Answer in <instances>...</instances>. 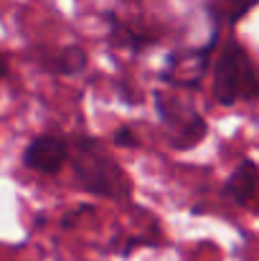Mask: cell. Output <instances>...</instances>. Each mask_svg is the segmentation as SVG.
Masks as SVG:
<instances>
[{
  "label": "cell",
  "instance_id": "6",
  "mask_svg": "<svg viewBox=\"0 0 259 261\" xmlns=\"http://www.w3.org/2000/svg\"><path fill=\"white\" fill-rule=\"evenodd\" d=\"M89 66V54L79 43L61 46L56 51H38V69L51 76H79Z\"/></svg>",
  "mask_w": 259,
  "mask_h": 261
},
{
  "label": "cell",
  "instance_id": "5",
  "mask_svg": "<svg viewBox=\"0 0 259 261\" xmlns=\"http://www.w3.org/2000/svg\"><path fill=\"white\" fill-rule=\"evenodd\" d=\"M107 20V38L112 46L125 48L130 54H140L145 48H150L153 43H158V31H150L145 25H132L127 20H120L114 13H104Z\"/></svg>",
  "mask_w": 259,
  "mask_h": 261
},
{
  "label": "cell",
  "instance_id": "7",
  "mask_svg": "<svg viewBox=\"0 0 259 261\" xmlns=\"http://www.w3.org/2000/svg\"><path fill=\"white\" fill-rule=\"evenodd\" d=\"M259 188V165L252 158H242L237 163V168L229 173L221 193L224 198H229L234 205H247Z\"/></svg>",
  "mask_w": 259,
  "mask_h": 261
},
{
  "label": "cell",
  "instance_id": "2",
  "mask_svg": "<svg viewBox=\"0 0 259 261\" xmlns=\"http://www.w3.org/2000/svg\"><path fill=\"white\" fill-rule=\"evenodd\" d=\"M211 91H214V101L221 107H234L239 101L259 99L257 66L249 51L234 38H229L216 54Z\"/></svg>",
  "mask_w": 259,
  "mask_h": 261
},
{
  "label": "cell",
  "instance_id": "8",
  "mask_svg": "<svg viewBox=\"0 0 259 261\" xmlns=\"http://www.w3.org/2000/svg\"><path fill=\"white\" fill-rule=\"evenodd\" d=\"M257 5L259 0H214L208 3V15H211V23L216 25H237Z\"/></svg>",
  "mask_w": 259,
  "mask_h": 261
},
{
  "label": "cell",
  "instance_id": "1",
  "mask_svg": "<svg viewBox=\"0 0 259 261\" xmlns=\"http://www.w3.org/2000/svg\"><path fill=\"white\" fill-rule=\"evenodd\" d=\"M69 140H72L69 168L74 173L77 185L94 198L127 203L132 195V180H130L127 170L107 152L102 140H97L86 132L72 135Z\"/></svg>",
  "mask_w": 259,
  "mask_h": 261
},
{
  "label": "cell",
  "instance_id": "4",
  "mask_svg": "<svg viewBox=\"0 0 259 261\" xmlns=\"http://www.w3.org/2000/svg\"><path fill=\"white\" fill-rule=\"evenodd\" d=\"M72 158V140L56 132H41L31 137L20 152V165L38 175H59Z\"/></svg>",
  "mask_w": 259,
  "mask_h": 261
},
{
  "label": "cell",
  "instance_id": "3",
  "mask_svg": "<svg viewBox=\"0 0 259 261\" xmlns=\"http://www.w3.org/2000/svg\"><path fill=\"white\" fill-rule=\"evenodd\" d=\"M153 104H155L160 124L166 127V137L173 150L185 152V150L198 147L206 140L208 122L198 112V107L191 96H183L171 89H155Z\"/></svg>",
  "mask_w": 259,
  "mask_h": 261
},
{
  "label": "cell",
  "instance_id": "10",
  "mask_svg": "<svg viewBox=\"0 0 259 261\" xmlns=\"http://www.w3.org/2000/svg\"><path fill=\"white\" fill-rule=\"evenodd\" d=\"M8 74H10V59H8V54H3V66H0V76H3V79H8Z\"/></svg>",
  "mask_w": 259,
  "mask_h": 261
},
{
  "label": "cell",
  "instance_id": "9",
  "mask_svg": "<svg viewBox=\"0 0 259 261\" xmlns=\"http://www.w3.org/2000/svg\"><path fill=\"white\" fill-rule=\"evenodd\" d=\"M112 142H114L117 147H122V150H135V147H140V137H137V132H135L132 127H127V124H122V127L114 129Z\"/></svg>",
  "mask_w": 259,
  "mask_h": 261
}]
</instances>
